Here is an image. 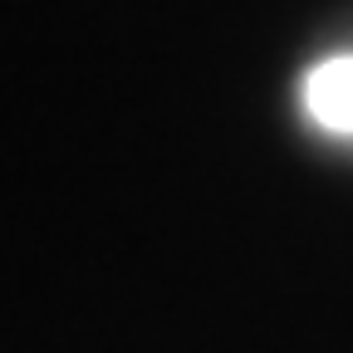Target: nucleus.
Returning <instances> with one entry per match:
<instances>
[{"mask_svg": "<svg viewBox=\"0 0 353 353\" xmlns=\"http://www.w3.org/2000/svg\"><path fill=\"white\" fill-rule=\"evenodd\" d=\"M304 113L324 132L353 138V54H334L304 74Z\"/></svg>", "mask_w": 353, "mask_h": 353, "instance_id": "nucleus-1", "label": "nucleus"}]
</instances>
